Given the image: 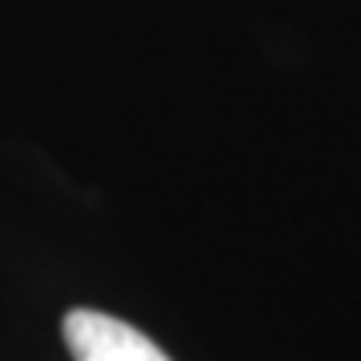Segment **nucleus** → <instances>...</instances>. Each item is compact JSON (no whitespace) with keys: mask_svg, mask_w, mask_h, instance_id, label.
<instances>
[{"mask_svg":"<svg viewBox=\"0 0 361 361\" xmlns=\"http://www.w3.org/2000/svg\"><path fill=\"white\" fill-rule=\"evenodd\" d=\"M65 341H68L73 361H169V353L149 334L97 310L68 313Z\"/></svg>","mask_w":361,"mask_h":361,"instance_id":"nucleus-1","label":"nucleus"}]
</instances>
